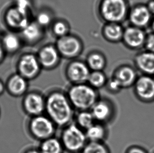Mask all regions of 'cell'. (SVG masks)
Here are the masks:
<instances>
[{
  "instance_id": "obj_1",
  "label": "cell",
  "mask_w": 154,
  "mask_h": 153,
  "mask_svg": "<svg viewBox=\"0 0 154 153\" xmlns=\"http://www.w3.org/2000/svg\"><path fill=\"white\" fill-rule=\"evenodd\" d=\"M45 99V112L57 127L63 128L74 122L75 109L66 93L55 90L48 93Z\"/></svg>"
},
{
  "instance_id": "obj_2",
  "label": "cell",
  "mask_w": 154,
  "mask_h": 153,
  "mask_svg": "<svg viewBox=\"0 0 154 153\" xmlns=\"http://www.w3.org/2000/svg\"><path fill=\"white\" fill-rule=\"evenodd\" d=\"M66 93L73 108L77 111L91 110L100 98L97 90L88 83L72 85Z\"/></svg>"
},
{
  "instance_id": "obj_3",
  "label": "cell",
  "mask_w": 154,
  "mask_h": 153,
  "mask_svg": "<svg viewBox=\"0 0 154 153\" xmlns=\"http://www.w3.org/2000/svg\"><path fill=\"white\" fill-rule=\"evenodd\" d=\"M60 141L65 151L69 153H81L88 142L85 130L74 122L63 128Z\"/></svg>"
},
{
  "instance_id": "obj_4",
  "label": "cell",
  "mask_w": 154,
  "mask_h": 153,
  "mask_svg": "<svg viewBox=\"0 0 154 153\" xmlns=\"http://www.w3.org/2000/svg\"><path fill=\"white\" fill-rule=\"evenodd\" d=\"M56 128L50 118L44 114L32 117L28 125L32 136L41 142L54 136Z\"/></svg>"
},
{
  "instance_id": "obj_5",
  "label": "cell",
  "mask_w": 154,
  "mask_h": 153,
  "mask_svg": "<svg viewBox=\"0 0 154 153\" xmlns=\"http://www.w3.org/2000/svg\"><path fill=\"white\" fill-rule=\"evenodd\" d=\"M126 0H104L101 6V12L106 21L119 23L124 21L129 12Z\"/></svg>"
},
{
  "instance_id": "obj_6",
  "label": "cell",
  "mask_w": 154,
  "mask_h": 153,
  "mask_svg": "<svg viewBox=\"0 0 154 153\" xmlns=\"http://www.w3.org/2000/svg\"><path fill=\"white\" fill-rule=\"evenodd\" d=\"M133 88L134 95L140 101L144 104L154 102V76H139Z\"/></svg>"
},
{
  "instance_id": "obj_7",
  "label": "cell",
  "mask_w": 154,
  "mask_h": 153,
  "mask_svg": "<svg viewBox=\"0 0 154 153\" xmlns=\"http://www.w3.org/2000/svg\"><path fill=\"white\" fill-rule=\"evenodd\" d=\"M45 106V97L38 92L31 91L24 96L22 101L23 110L31 118L44 114Z\"/></svg>"
},
{
  "instance_id": "obj_8",
  "label": "cell",
  "mask_w": 154,
  "mask_h": 153,
  "mask_svg": "<svg viewBox=\"0 0 154 153\" xmlns=\"http://www.w3.org/2000/svg\"><path fill=\"white\" fill-rule=\"evenodd\" d=\"M41 67L38 58L32 54H27L22 56L19 60L18 74L27 80H31L40 74Z\"/></svg>"
},
{
  "instance_id": "obj_9",
  "label": "cell",
  "mask_w": 154,
  "mask_h": 153,
  "mask_svg": "<svg viewBox=\"0 0 154 153\" xmlns=\"http://www.w3.org/2000/svg\"><path fill=\"white\" fill-rule=\"evenodd\" d=\"M129 22L131 26L145 29L150 27L153 17L146 4L135 5L129 10Z\"/></svg>"
},
{
  "instance_id": "obj_10",
  "label": "cell",
  "mask_w": 154,
  "mask_h": 153,
  "mask_svg": "<svg viewBox=\"0 0 154 153\" xmlns=\"http://www.w3.org/2000/svg\"><path fill=\"white\" fill-rule=\"evenodd\" d=\"M91 73L88 64L77 61L69 64L66 70V76L72 85H76L88 82Z\"/></svg>"
},
{
  "instance_id": "obj_11",
  "label": "cell",
  "mask_w": 154,
  "mask_h": 153,
  "mask_svg": "<svg viewBox=\"0 0 154 153\" xmlns=\"http://www.w3.org/2000/svg\"><path fill=\"white\" fill-rule=\"evenodd\" d=\"M96 122L105 124L114 116V106L105 98H100L90 110Z\"/></svg>"
},
{
  "instance_id": "obj_12",
  "label": "cell",
  "mask_w": 154,
  "mask_h": 153,
  "mask_svg": "<svg viewBox=\"0 0 154 153\" xmlns=\"http://www.w3.org/2000/svg\"><path fill=\"white\" fill-rule=\"evenodd\" d=\"M147 35L145 29L131 25L124 29L123 40L127 47L140 50L144 48Z\"/></svg>"
},
{
  "instance_id": "obj_13",
  "label": "cell",
  "mask_w": 154,
  "mask_h": 153,
  "mask_svg": "<svg viewBox=\"0 0 154 153\" xmlns=\"http://www.w3.org/2000/svg\"><path fill=\"white\" fill-rule=\"evenodd\" d=\"M134 65L141 75L154 76V53L144 50L135 56Z\"/></svg>"
},
{
  "instance_id": "obj_14",
  "label": "cell",
  "mask_w": 154,
  "mask_h": 153,
  "mask_svg": "<svg viewBox=\"0 0 154 153\" xmlns=\"http://www.w3.org/2000/svg\"><path fill=\"white\" fill-rule=\"evenodd\" d=\"M29 80L18 73L8 78L5 84V89L10 94L15 97H20L27 93Z\"/></svg>"
},
{
  "instance_id": "obj_15",
  "label": "cell",
  "mask_w": 154,
  "mask_h": 153,
  "mask_svg": "<svg viewBox=\"0 0 154 153\" xmlns=\"http://www.w3.org/2000/svg\"><path fill=\"white\" fill-rule=\"evenodd\" d=\"M113 76L116 79L123 89H127L133 87L139 76L135 68L124 65L117 69Z\"/></svg>"
},
{
  "instance_id": "obj_16",
  "label": "cell",
  "mask_w": 154,
  "mask_h": 153,
  "mask_svg": "<svg viewBox=\"0 0 154 153\" xmlns=\"http://www.w3.org/2000/svg\"><path fill=\"white\" fill-rule=\"evenodd\" d=\"M60 53L67 58H73L81 52V46L78 39L68 36L60 38L57 44Z\"/></svg>"
},
{
  "instance_id": "obj_17",
  "label": "cell",
  "mask_w": 154,
  "mask_h": 153,
  "mask_svg": "<svg viewBox=\"0 0 154 153\" xmlns=\"http://www.w3.org/2000/svg\"><path fill=\"white\" fill-rule=\"evenodd\" d=\"M5 21L13 28L23 30L29 24L27 13L24 12L15 6L6 12Z\"/></svg>"
},
{
  "instance_id": "obj_18",
  "label": "cell",
  "mask_w": 154,
  "mask_h": 153,
  "mask_svg": "<svg viewBox=\"0 0 154 153\" xmlns=\"http://www.w3.org/2000/svg\"><path fill=\"white\" fill-rule=\"evenodd\" d=\"M38 59L42 67L46 69H51L58 64L60 56L57 50L50 46L41 50Z\"/></svg>"
},
{
  "instance_id": "obj_19",
  "label": "cell",
  "mask_w": 154,
  "mask_h": 153,
  "mask_svg": "<svg viewBox=\"0 0 154 153\" xmlns=\"http://www.w3.org/2000/svg\"><path fill=\"white\" fill-rule=\"evenodd\" d=\"M88 142H104L107 136V131L104 124L95 122L85 131Z\"/></svg>"
},
{
  "instance_id": "obj_20",
  "label": "cell",
  "mask_w": 154,
  "mask_h": 153,
  "mask_svg": "<svg viewBox=\"0 0 154 153\" xmlns=\"http://www.w3.org/2000/svg\"><path fill=\"white\" fill-rule=\"evenodd\" d=\"M38 149L41 153H63L65 151L60 139L55 136L41 142Z\"/></svg>"
},
{
  "instance_id": "obj_21",
  "label": "cell",
  "mask_w": 154,
  "mask_h": 153,
  "mask_svg": "<svg viewBox=\"0 0 154 153\" xmlns=\"http://www.w3.org/2000/svg\"><path fill=\"white\" fill-rule=\"evenodd\" d=\"M74 120L75 124L85 131L96 122L90 110L77 111Z\"/></svg>"
},
{
  "instance_id": "obj_22",
  "label": "cell",
  "mask_w": 154,
  "mask_h": 153,
  "mask_svg": "<svg viewBox=\"0 0 154 153\" xmlns=\"http://www.w3.org/2000/svg\"><path fill=\"white\" fill-rule=\"evenodd\" d=\"M104 33L106 38L110 40L119 41L123 39L124 29L119 23H110L105 28Z\"/></svg>"
},
{
  "instance_id": "obj_23",
  "label": "cell",
  "mask_w": 154,
  "mask_h": 153,
  "mask_svg": "<svg viewBox=\"0 0 154 153\" xmlns=\"http://www.w3.org/2000/svg\"><path fill=\"white\" fill-rule=\"evenodd\" d=\"M108 79L102 71H91L88 79V83L98 90L106 86Z\"/></svg>"
},
{
  "instance_id": "obj_24",
  "label": "cell",
  "mask_w": 154,
  "mask_h": 153,
  "mask_svg": "<svg viewBox=\"0 0 154 153\" xmlns=\"http://www.w3.org/2000/svg\"><path fill=\"white\" fill-rule=\"evenodd\" d=\"M2 45L5 51L13 52L19 49L20 41L19 38L13 33H8L2 39Z\"/></svg>"
},
{
  "instance_id": "obj_25",
  "label": "cell",
  "mask_w": 154,
  "mask_h": 153,
  "mask_svg": "<svg viewBox=\"0 0 154 153\" xmlns=\"http://www.w3.org/2000/svg\"><path fill=\"white\" fill-rule=\"evenodd\" d=\"M24 38L29 41L37 40L41 36V30L38 24L29 23L26 27L22 30Z\"/></svg>"
},
{
  "instance_id": "obj_26",
  "label": "cell",
  "mask_w": 154,
  "mask_h": 153,
  "mask_svg": "<svg viewBox=\"0 0 154 153\" xmlns=\"http://www.w3.org/2000/svg\"><path fill=\"white\" fill-rule=\"evenodd\" d=\"M87 64L92 71H102L106 65V62L102 55L94 54L88 57Z\"/></svg>"
},
{
  "instance_id": "obj_27",
  "label": "cell",
  "mask_w": 154,
  "mask_h": 153,
  "mask_svg": "<svg viewBox=\"0 0 154 153\" xmlns=\"http://www.w3.org/2000/svg\"><path fill=\"white\" fill-rule=\"evenodd\" d=\"M81 153H110L104 142H88Z\"/></svg>"
},
{
  "instance_id": "obj_28",
  "label": "cell",
  "mask_w": 154,
  "mask_h": 153,
  "mask_svg": "<svg viewBox=\"0 0 154 153\" xmlns=\"http://www.w3.org/2000/svg\"><path fill=\"white\" fill-rule=\"evenodd\" d=\"M105 87L107 88L108 91L112 93H119V92L123 89L121 84L113 76L110 79L107 80Z\"/></svg>"
},
{
  "instance_id": "obj_29",
  "label": "cell",
  "mask_w": 154,
  "mask_h": 153,
  "mask_svg": "<svg viewBox=\"0 0 154 153\" xmlns=\"http://www.w3.org/2000/svg\"><path fill=\"white\" fill-rule=\"evenodd\" d=\"M54 32L56 35L62 38L66 35L68 32V28L64 23L62 22H58L54 25Z\"/></svg>"
},
{
  "instance_id": "obj_30",
  "label": "cell",
  "mask_w": 154,
  "mask_h": 153,
  "mask_svg": "<svg viewBox=\"0 0 154 153\" xmlns=\"http://www.w3.org/2000/svg\"><path fill=\"white\" fill-rule=\"evenodd\" d=\"M144 49L148 52L154 53V33L150 32L147 34L144 45Z\"/></svg>"
},
{
  "instance_id": "obj_31",
  "label": "cell",
  "mask_w": 154,
  "mask_h": 153,
  "mask_svg": "<svg viewBox=\"0 0 154 153\" xmlns=\"http://www.w3.org/2000/svg\"><path fill=\"white\" fill-rule=\"evenodd\" d=\"M38 25L41 26H46L50 24L51 19L48 14L46 13H42L38 15Z\"/></svg>"
},
{
  "instance_id": "obj_32",
  "label": "cell",
  "mask_w": 154,
  "mask_h": 153,
  "mask_svg": "<svg viewBox=\"0 0 154 153\" xmlns=\"http://www.w3.org/2000/svg\"><path fill=\"white\" fill-rule=\"evenodd\" d=\"M125 153H149V152L143 146L140 145H134L129 146Z\"/></svg>"
},
{
  "instance_id": "obj_33",
  "label": "cell",
  "mask_w": 154,
  "mask_h": 153,
  "mask_svg": "<svg viewBox=\"0 0 154 153\" xmlns=\"http://www.w3.org/2000/svg\"><path fill=\"white\" fill-rule=\"evenodd\" d=\"M15 6L23 12L27 13L30 7V3L28 0H17Z\"/></svg>"
},
{
  "instance_id": "obj_34",
  "label": "cell",
  "mask_w": 154,
  "mask_h": 153,
  "mask_svg": "<svg viewBox=\"0 0 154 153\" xmlns=\"http://www.w3.org/2000/svg\"><path fill=\"white\" fill-rule=\"evenodd\" d=\"M146 5L150 13L152 16H154V0H149L146 4Z\"/></svg>"
},
{
  "instance_id": "obj_35",
  "label": "cell",
  "mask_w": 154,
  "mask_h": 153,
  "mask_svg": "<svg viewBox=\"0 0 154 153\" xmlns=\"http://www.w3.org/2000/svg\"><path fill=\"white\" fill-rule=\"evenodd\" d=\"M5 50L2 46V43H0V62H2L4 57Z\"/></svg>"
},
{
  "instance_id": "obj_36",
  "label": "cell",
  "mask_w": 154,
  "mask_h": 153,
  "mask_svg": "<svg viewBox=\"0 0 154 153\" xmlns=\"http://www.w3.org/2000/svg\"><path fill=\"white\" fill-rule=\"evenodd\" d=\"M6 90L5 89V85L3 82L0 79V95H2L4 93V91Z\"/></svg>"
},
{
  "instance_id": "obj_37",
  "label": "cell",
  "mask_w": 154,
  "mask_h": 153,
  "mask_svg": "<svg viewBox=\"0 0 154 153\" xmlns=\"http://www.w3.org/2000/svg\"><path fill=\"white\" fill-rule=\"evenodd\" d=\"M24 153H41L39 149L36 148H30L28 149Z\"/></svg>"
},
{
  "instance_id": "obj_38",
  "label": "cell",
  "mask_w": 154,
  "mask_h": 153,
  "mask_svg": "<svg viewBox=\"0 0 154 153\" xmlns=\"http://www.w3.org/2000/svg\"><path fill=\"white\" fill-rule=\"evenodd\" d=\"M150 27L151 29H152V32L154 33V18H153L152 21V23H151V24H150Z\"/></svg>"
},
{
  "instance_id": "obj_39",
  "label": "cell",
  "mask_w": 154,
  "mask_h": 153,
  "mask_svg": "<svg viewBox=\"0 0 154 153\" xmlns=\"http://www.w3.org/2000/svg\"><path fill=\"white\" fill-rule=\"evenodd\" d=\"M2 38H1L0 37V43H2Z\"/></svg>"
},
{
  "instance_id": "obj_40",
  "label": "cell",
  "mask_w": 154,
  "mask_h": 153,
  "mask_svg": "<svg viewBox=\"0 0 154 153\" xmlns=\"http://www.w3.org/2000/svg\"></svg>"
},
{
  "instance_id": "obj_41",
  "label": "cell",
  "mask_w": 154,
  "mask_h": 153,
  "mask_svg": "<svg viewBox=\"0 0 154 153\" xmlns=\"http://www.w3.org/2000/svg\"></svg>"
}]
</instances>
